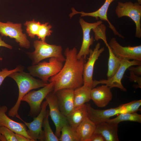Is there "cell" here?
Masks as SVG:
<instances>
[{
  "mask_svg": "<svg viewBox=\"0 0 141 141\" xmlns=\"http://www.w3.org/2000/svg\"><path fill=\"white\" fill-rule=\"evenodd\" d=\"M118 124L105 122L96 125L94 133L101 134L105 141H119Z\"/></svg>",
  "mask_w": 141,
  "mask_h": 141,
  "instance_id": "19",
  "label": "cell"
},
{
  "mask_svg": "<svg viewBox=\"0 0 141 141\" xmlns=\"http://www.w3.org/2000/svg\"><path fill=\"white\" fill-rule=\"evenodd\" d=\"M96 127V125L86 117L76 128L79 141H89L94 133Z\"/></svg>",
  "mask_w": 141,
  "mask_h": 141,
  "instance_id": "20",
  "label": "cell"
},
{
  "mask_svg": "<svg viewBox=\"0 0 141 141\" xmlns=\"http://www.w3.org/2000/svg\"><path fill=\"white\" fill-rule=\"evenodd\" d=\"M51 27V25L48 23L41 24L37 35L38 38L43 41L45 42L46 37L50 36L52 32V31L50 30Z\"/></svg>",
  "mask_w": 141,
  "mask_h": 141,
  "instance_id": "28",
  "label": "cell"
},
{
  "mask_svg": "<svg viewBox=\"0 0 141 141\" xmlns=\"http://www.w3.org/2000/svg\"><path fill=\"white\" fill-rule=\"evenodd\" d=\"M109 52L108 70L107 74V79L111 78L118 70L120 65V59L113 53L109 44L107 46Z\"/></svg>",
  "mask_w": 141,
  "mask_h": 141,
  "instance_id": "23",
  "label": "cell"
},
{
  "mask_svg": "<svg viewBox=\"0 0 141 141\" xmlns=\"http://www.w3.org/2000/svg\"><path fill=\"white\" fill-rule=\"evenodd\" d=\"M15 135L17 141H32L31 139L21 134L15 133Z\"/></svg>",
  "mask_w": 141,
  "mask_h": 141,
  "instance_id": "36",
  "label": "cell"
},
{
  "mask_svg": "<svg viewBox=\"0 0 141 141\" xmlns=\"http://www.w3.org/2000/svg\"><path fill=\"white\" fill-rule=\"evenodd\" d=\"M22 27L21 24L0 21V34L14 38L21 47L28 49L30 47V43L26 34L23 33Z\"/></svg>",
  "mask_w": 141,
  "mask_h": 141,
  "instance_id": "8",
  "label": "cell"
},
{
  "mask_svg": "<svg viewBox=\"0 0 141 141\" xmlns=\"http://www.w3.org/2000/svg\"><path fill=\"white\" fill-rule=\"evenodd\" d=\"M101 44L97 43L93 50L90 49L89 56L84 64V68L83 85L92 88L93 75L95 63L101 54L104 51V47L100 48Z\"/></svg>",
  "mask_w": 141,
  "mask_h": 141,
  "instance_id": "14",
  "label": "cell"
},
{
  "mask_svg": "<svg viewBox=\"0 0 141 141\" xmlns=\"http://www.w3.org/2000/svg\"><path fill=\"white\" fill-rule=\"evenodd\" d=\"M131 121L141 123V115L136 112L127 113L120 114L116 118L109 119L106 122L113 124H118L124 121Z\"/></svg>",
  "mask_w": 141,
  "mask_h": 141,
  "instance_id": "24",
  "label": "cell"
},
{
  "mask_svg": "<svg viewBox=\"0 0 141 141\" xmlns=\"http://www.w3.org/2000/svg\"><path fill=\"white\" fill-rule=\"evenodd\" d=\"M115 0H105L103 4L97 10L90 13H85L83 11H77L74 8H72V12L69 15L71 18L74 15L78 14H81V17L90 16L95 17L96 20L99 18L101 20L107 21L109 24V27L113 31L114 35L118 36L122 38L124 37L120 34L116 30L114 27L108 20L107 17L108 10L111 3Z\"/></svg>",
  "mask_w": 141,
  "mask_h": 141,
  "instance_id": "15",
  "label": "cell"
},
{
  "mask_svg": "<svg viewBox=\"0 0 141 141\" xmlns=\"http://www.w3.org/2000/svg\"><path fill=\"white\" fill-rule=\"evenodd\" d=\"M54 83L50 82L41 89L30 91L23 97L21 101L27 102L30 107L28 115L33 118L39 113L44 99L50 92L53 91Z\"/></svg>",
  "mask_w": 141,
  "mask_h": 141,
  "instance_id": "6",
  "label": "cell"
},
{
  "mask_svg": "<svg viewBox=\"0 0 141 141\" xmlns=\"http://www.w3.org/2000/svg\"><path fill=\"white\" fill-rule=\"evenodd\" d=\"M0 46H3L6 47L9 49H11L13 47L11 45L5 43L3 40H2V37L0 36ZM3 60V58L0 57V61Z\"/></svg>",
  "mask_w": 141,
  "mask_h": 141,
  "instance_id": "37",
  "label": "cell"
},
{
  "mask_svg": "<svg viewBox=\"0 0 141 141\" xmlns=\"http://www.w3.org/2000/svg\"><path fill=\"white\" fill-rule=\"evenodd\" d=\"M129 80L131 81L136 82L138 83V87H141V77L138 76L132 72L130 71Z\"/></svg>",
  "mask_w": 141,
  "mask_h": 141,
  "instance_id": "33",
  "label": "cell"
},
{
  "mask_svg": "<svg viewBox=\"0 0 141 141\" xmlns=\"http://www.w3.org/2000/svg\"><path fill=\"white\" fill-rule=\"evenodd\" d=\"M87 117L86 104L76 108L66 116L70 125L76 129L77 127Z\"/></svg>",
  "mask_w": 141,
  "mask_h": 141,
  "instance_id": "21",
  "label": "cell"
},
{
  "mask_svg": "<svg viewBox=\"0 0 141 141\" xmlns=\"http://www.w3.org/2000/svg\"><path fill=\"white\" fill-rule=\"evenodd\" d=\"M109 45L114 54L120 59H125L141 61V45L123 46L115 38L110 39Z\"/></svg>",
  "mask_w": 141,
  "mask_h": 141,
  "instance_id": "11",
  "label": "cell"
},
{
  "mask_svg": "<svg viewBox=\"0 0 141 141\" xmlns=\"http://www.w3.org/2000/svg\"><path fill=\"white\" fill-rule=\"evenodd\" d=\"M41 25L39 22L36 21L34 20L26 21L24 24L26 26L27 33L31 38H34L37 35Z\"/></svg>",
  "mask_w": 141,
  "mask_h": 141,
  "instance_id": "27",
  "label": "cell"
},
{
  "mask_svg": "<svg viewBox=\"0 0 141 141\" xmlns=\"http://www.w3.org/2000/svg\"><path fill=\"white\" fill-rule=\"evenodd\" d=\"M24 68L20 66H18L15 69L9 70L7 68H5L2 69V70L0 71V86L1 85L5 78L11 73L15 72H21L23 71Z\"/></svg>",
  "mask_w": 141,
  "mask_h": 141,
  "instance_id": "32",
  "label": "cell"
},
{
  "mask_svg": "<svg viewBox=\"0 0 141 141\" xmlns=\"http://www.w3.org/2000/svg\"><path fill=\"white\" fill-rule=\"evenodd\" d=\"M59 139L60 141H79L76 129L69 124L62 127Z\"/></svg>",
  "mask_w": 141,
  "mask_h": 141,
  "instance_id": "25",
  "label": "cell"
},
{
  "mask_svg": "<svg viewBox=\"0 0 141 141\" xmlns=\"http://www.w3.org/2000/svg\"><path fill=\"white\" fill-rule=\"evenodd\" d=\"M14 80L18 87L19 93L17 101L14 105L8 111L9 116L13 118L16 117L21 119L18 111L23 97L33 89L42 87L47 84L42 80L34 78L29 73L23 71L15 72L8 76Z\"/></svg>",
  "mask_w": 141,
  "mask_h": 141,
  "instance_id": "2",
  "label": "cell"
},
{
  "mask_svg": "<svg viewBox=\"0 0 141 141\" xmlns=\"http://www.w3.org/2000/svg\"><path fill=\"white\" fill-rule=\"evenodd\" d=\"M127 113L136 112L139 110L141 105V100H134L130 102L124 104Z\"/></svg>",
  "mask_w": 141,
  "mask_h": 141,
  "instance_id": "30",
  "label": "cell"
},
{
  "mask_svg": "<svg viewBox=\"0 0 141 141\" xmlns=\"http://www.w3.org/2000/svg\"><path fill=\"white\" fill-rule=\"evenodd\" d=\"M116 14L119 18L126 16L129 17L134 22L136 27L135 37H141V5L137 2L131 1L119 2L115 9Z\"/></svg>",
  "mask_w": 141,
  "mask_h": 141,
  "instance_id": "5",
  "label": "cell"
},
{
  "mask_svg": "<svg viewBox=\"0 0 141 141\" xmlns=\"http://www.w3.org/2000/svg\"><path fill=\"white\" fill-rule=\"evenodd\" d=\"M77 51L74 47L67 48L64 52L65 62L60 71L50 78L49 82L54 83L53 91L55 92L62 89L74 90L82 86L84 83L83 73L85 59L77 58Z\"/></svg>",
  "mask_w": 141,
  "mask_h": 141,
  "instance_id": "1",
  "label": "cell"
},
{
  "mask_svg": "<svg viewBox=\"0 0 141 141\" xmlns=\"http://www.w3.org/2000/svg\"><path fill=\"white\" fill-rule=\"evenodd\" d=\"M138 2L140 3V4H141V0H137Z\"/></svg>",
  "mask_w": 141,
  "mask_h": 141,
  "instance_id": "39",
  "label": "cell"
},
{
  "mask_svg": "<svg viewBox=\"0 0 141 141\" xmlns=\"http://www.w3.org/2000/svg\"><path fill=\"white\" fill-rule=\"evenodd\" d=\"M6 141L4 137L0 133V141Z\"/></svg>",
  "mask_w": 141,
  "mask_h": 141,
  "instance_id": "38",
  "label": "cell"
},
{
  "mask_svg": "<svg viewBox=\"0 0 141 141\" xmlns=\"http://www.w3.org/2000/svg\"><path fill=\"white\" fill-rule=\"evenodd\" d=\"M89 141H105L104 137L101 134L97 133H93Z\"/></svg>",
  "mask_w": 141,
  "mask_h": 141,
  "instance_id": "35",
  "label": "cell"
},
{
  "mask_svg": "<svg viewBox=\"0 0 141 141\" xmlns=\"http://www.w3.org/2000/svg\"><path fill=\"white\" fill-rule=\"evenodd\" d=\"M0 133L4 137L6 141H17L15 133L6 127H0Z\"/></svg>",
  "mask_w": 141,
  "mask_h": 141,
  "instance_id": "31",
  "label": "cell"
},
{
  "mask_svg": "<svg viewBox=\"0 0 141 141\" xmlns=\"http://www.w3.org/2000/svg\"><path fill=\"white\" fill-rule=\"evenodd\" d=\"M141 65V61L129 60L124 59H120V65L118 70L115 74L110 78L107 79H102L99 80H93L92 88L99 84H105L110 89L116 87L124 91H126V89L123 86L121 83V80L124 74L130 66Z\"/></svg>",
  "mask_w": 141,
  "mask_h": 141,
  "instance_id": "7",
  "label": "cell"
},
{
  "mask_svg": "<svg viewBox=\"0 0 141 141\" xmlns=\"http://www.w3.org/2000/svg\"><path fill=\"white\" fill-rule=\"evenodd\" d=\"M110 89L106 85L92 88L91 91V99L98 107H105L113 98Z\"/></svg>",
  "mask_w": 141,
  "mask_h": 141,
  "instance_id": "18",
  "label": "cell"
},
{
  "mask_svg": "<svg viewBox=\"0 0 141 141\" xmlns=\"http://www.w3.org/2000/svg\"><path fill=\"white\" fill-rule=\"evenodd\" d=\"M106 29L105 26L102 24L92 30L95 33V39L97 41L100 39L102 40L107 46L108 44L105 35Z\"/></svg>",
  "mask_w": 141,
  "mask_h": 141,
  "instance_id": "29",
  "label": "cell"
},
{
  "mask_svg": "<svg viewBox=\"0 0 141 141\" xmlns=\"http://www.w3.org/2000/svg\"><path fill=\"white\" fill-rule=\"evenodd\" d=\"M45 98L49 108V115L55 126V134L59 138L62 127L69 124L66 117L60 110L55 93L52 92H50Z\"/></svg>",
  "mask_w": 141,
  "mask_h": 141,
  "instance_id": "9",
  "label": "cell"
},
{
  "mask_svg": "<svg viewBox=\"0 0 141 141\" xmlns=\"http://www.w3.org/2000/svg\"><path fill=\"white\" fill-rule=\"evenodd\" d=\"M134 66L129 67L128 69L133 72L135 74L139 76L141 75V65H138L137 66L134 67Z\"/></svg>",
  "mask_w": 141,
  "mask_h": 141,
  "instance_id": "34",
  "label": "cell"
},
{
  "mask_svg": "<svg viewBox=\"0 0 141 141\" xmlns=\"http://www.w3.org/2000/svg\"><path fill=\"white\" fill-rule=\"evenodd\" d=\"M7 110L6 106H0V127H6L14 133L23 135L33 141L28 134L25 124L15 121L8 117L6 114Z\"/></svg>",
  "mask_w": 141,
  "mask_h": 141,
  "instance_id": "17",
  "label": "cell"
},
{
  "mask_svg": "<svg viewBox=\"0 0 141 141\" xmlns=\"http://www.w3.org/2000/svg\"><path fill=\"white\" fill-rule=\"evenodd\" d=\"M33 46L35 50L27 53L32 65L37 64L44 59L53 57L57 58L63 62L65 61L66 58L62 54V48L60 45L49 44L41 40H36L34 42Z\"/></svg>",
  "mask_w": 141,
  "mask_h": 141,
  "instance_id": "3",
  "label": "cell"
},
{
  "mask_svg": "<svg viewBox=\"0 0 141 141\" xmlns=\"http://www.w3.org/2000/svg\"><path fill=\"white\" fill-rule=\"evenodd\" d=\"M79 22L83 32V39L82 45L77 57L79 59L83 57L86 59V56L89 54L90 47L93 44L94 39L91 37V30L97 27L102 23L101 20L93 23H90L85 21L82 18H80Z\"/></svg>",
  "mask_w": 141,
  "mask_h": 141,
  "instance_id": "12",
  "label": "cell"
},
{
  "mask_svg": "<svg viewBox=\"0 0 141 141\" xmlns=\"http://www.w3.org/2000/svg\"><path fill=\"white\" fill-rule=\"evenodd\" d=\"M92 88L84 85L74 90L75 108L83 105L91 100V91Z\"/></svg>",
  "mask_w": 141,
  "mask_h": 141,
  "instance_id": "22",
  "label": "cell"
},
{
  "mask_svg": "<svg viewBox=\"0 0 141 141\" xmlns=\"http://www.w3.org/2000/svg\"><path fill=\"white\" fill-rule=\"evenodd\" d=\"M48 105V103L46 100L42 102L39 113L33 118L32 121L27 122L21 119L28 127V130L27 131L28 134L33 141H44V132L42 127L43 120L47 113L46 108Z\"/></svg>",
  "mask_w": 141,
  "mask_h": 141,
  "instance_id": "10",
  "label": "cell"
},
{
  "mask_svg": "<svg viewBox=\"0 0 141 141\" xmlns=\"http://www.w3.org/2000/svg\"><path fill=\"white\" fill-rule=\"evenodd\" d=\"M63 62L59 59L53 57L50 58L48 62H39L28 67L27 69L32 76L40 79L47 84L50 77L60 71L63 65Z\"/></svg>",
  "mask_w": 141,
  "mask_h": 141,
  "instance_id": "4",
  "label": "cell"
},
{
  "mask_svg": "<svg viewBox=\"0 0 141 141\" xmlns=\"http://www.w3.org/2000/svg\"><path fill=\"white\" fill-rule=\"evenodd\" d=\"M86 105L87 117L96 125L106 122L111 117L125 113L121 105L116 108L105 110L94 109L89 104Z\"/></svg>",
  "mask_w": 141,
  "mask_h": 141,
  "instance_id": "13",
  "label": "cell"
},
{
  "mask_svg": "<svg viewBox=\"0 0 141 141\" xmlns=\"http://www.w3.org/2000/svg\"><path fill=\"white\" fill-rule=\"evenodd\" d=\"M49 111L47 110L46 115L43 121L42 127L44 128L45 141H59V138L53 133L50 126L49 120Z\"/></svg>",
  "mask_w": 141,
  "mask_h": 141,
  "instance_id": "26",
  "label": "cell"
},
{
  "mask_svg": "<svg viewBox=\"0 0 141 141\" xmlns=\"http://www.w3.org/2000/svg\"><path fill=\"white\" fill-rule=\"evenodd\" d=\"M74 90L63 89L54 92L56 97L60 110L66 117L75 108Z\"/></svg>",
  "mask_w": 141,
  "mask_h": 141,
  "instance_id": "16",
  "label": "cell"
}]
</instances>
